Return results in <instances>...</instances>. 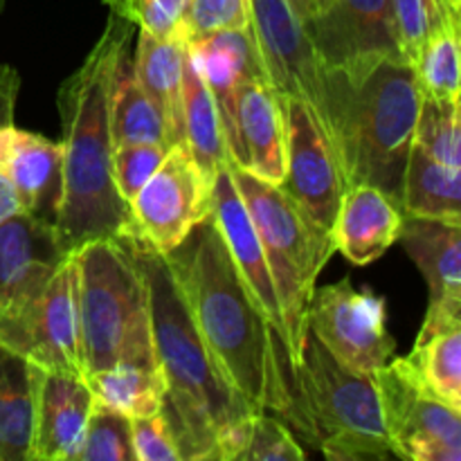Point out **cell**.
Segmentation results:
<instances>
[{
  "mask_svg": "<svg viewBox=\"0 0 461 461\" xmlns=\"http://www.w3.org/2000/svg\"><path fill=\"white\" fill-rule=\"evenodd\" d=\"M124 241L147 279L153 349L165 376L160 414L180 461H239L259 412L234 390L198 333L167 257Z\"/></svg>",
  "mask_w": 461,
  "mask_h": 461,
  "instance_id": "obj_1",
  "label": "cell"
},
{
  "mask_svg": "<svg viewBox=\"0 0 461 461\" xmlns=\"http://www.w3.org/2000/svg\"><path fill=\"white\" fill-rule=\"evenodd\" d=\"M165 257L198 333L234 390L257 412H277L293 354L243 282L212 210Z\"/></svg>",
  "mask_w": 461,
  "mask_h": 461,
  "instance_id": "obj_2",
  "label": "cell"
},
{
  "mask_svg": "<svg viewBox=\"0 0 461 461\" xmlns=\"http://www.w3.org/2000/svg\"><path fill=\"white\" fill-rule=\"evenodd\" d=\"M131 30V23L108 14L97 43L59 88L63 187L57 232L66 252L95 239H120L129 223V205L113 183L111 93Z\"/></svg>",
  "mask_w": 461,
  "mask_h": 461,
  "instance_id": "obj_3",
  "label": "cell"
},
{
  "mask_svg": "<svg viewBox=\"0 0 461 461\" xmlns=\"http://www.w3.org/2000/svg\"><path fill=\"white\" fill-rule=\"evenodd\" d=\"M421 93L412 63L378 57L322 68L318 120L331 142L347 189L372 185L403 210V178Z\"/></svg>",
  "mask_w": 461,
  "mask_h": 461,
  "instance_id": "obj_4",
  "label": "cell"
},
{
  "mask_svg": "<svg viewBox=\"0 0 461 461\" xmlns=\"http://www.w3.org/2000/svg\"><path fill=\"white\" fill-rule=\"evenodd\" d=\"M84 376L117 363L158 367L147 279L124 239H95L72 252Z\"/></svg>",
  "mask_w": 461,
  "mask_h": 461,
  "instance_id": "obj_5",
  "label": "cell"
},
{
  "mask_svg": "<svg viewBox=\"0 0 461 461\" xmlns=\"http://www.w3.org/2000/svg\"><path fill=\"white\" fill-rule=\"evenodd\" d=\"M295 372L293 435L333 461L394 457L383 426L374 374L345 367L309 329Z\"/></svg>",
  "mask_w": 461,
  "mask_h": 461,
  "instance_id": "obj_6",
  "label": "cell"
},
{
  "mask_svg": "<svg viewBox=\"0 0 461 461\" xmlns=\"http://www.w3.org/2000/svg\"><path fill=\"white\" fill-rule=\"evenodd\" d=\"M225 167L264 246L282 311L284 338L297 363L309 329L306 311L311 295L320 273L336 252V243L331 232L311 219L309 212L279 185L257 178L248 169L234 165L230 158Z\"/></svg>",
  "mask_w": 461,
  "mask_h": 461,
  "instance_id": "obj_7",
  "label": "cell"
},
{
  "mask_svg": "<svg viewBox=\"0 0 461 461\" xmlns=\"http://www.w3.org/2000/svg\"><path fill=\"white\" fill-rule=\"evenodd\" d=\"M392 455L405 461H461V417L428 392L410 358L374 372Z\"/></svg>",
  "mask_w": 461,
  "mask_h": 461,
  "instance_id": "obj_8",
  "label": "cell"
},
{
  "mask_svg": "<svg viewBox=\"0 0 461 461\" xmlns=\"http://www.w3.org/2000/svg\"><path fill=\"white\" fill-rule=\"evenodd\" d=\"M210 210L212 187L185 142H178L167 151L156 174L131 198L129 223L120 239H131L167 255Z\"/></svg>",
  "mask_w": 461,
  "mask_h": 461,
  "instance_id": "obj_9",
  "label": "cell"
},
{
  "mask_svg": "<svg viewBox=\"0 0 461 461\" xmlns=\"http://www.w3.org/2000/svg\"><path fill=\"white\" fill-rule=\"evenodd\" d=\"M306 327L345 367L358 374H374L396 351L387 331L385 297L372 288L356 291L347 277L313 288Z\"/></svg>",
  "mask_w": 461,
  "mask_h": 461,
  "instance_id": "obj_10",
  "label": "cell"
},
{
  "mask_svg": "<svg viewBox=\"0 0 461 461\" xmlns=\"http://www.w3.org/2000/svg\"><path fill=\"white\" fill-rule=\"evenodd\" d=\"M0 342L41 369L84 376L77 309V266L72 252L34 300L0 324ZM86 378V376H84Z\"/></svg>",
  "mask_w": 461,
  "mask_h": 461,
  "instance_id": "obj_11",
  "label": "cell"
},
{
  "mask_svg": "<svg viewBox=\"0 0 461 461\" xmlns=\"http://www.w3.org/2000/svg\"><path fill=\"white\" fill-rule=\"evenodd\" d=\"M248 25L268 84L282 97L322 104V63L288 0H248Z\"/></svg>",
  "mask_w": 461,
  "mask_h": 461,
  "instance_id": "obj_12",
  "label": "cell"
},
{
  "mask_svg": "<svg viewBox=\"0 0 461 461\" xmlns=\"http://www.w3.org/2000/svg\"><path fill=\"white\" fill-rule=\"evenodd\" d=\"M286 174L279 187L331 232L345 180L331 142L306 102L286 97Z\"/></svg>",
  "mask_w": 461,
  "mask_h": 461,
  "instance_id": "obj_13",
  "label": "cell"
},
{
  "mask_svg": "<svg viewBox=\"0 0 461 461\" xmlns=\"http://www.w3.org/2000/svg\"><path fill=\"white\" fill-rule=\"evenodd\" d=\"M68 255L54 223L21 210L0 221V324L39 295Z\"/></svg>",
  "mask_w": 461,
  "mask_h": 461,
  "instance_id": "obj_14",
  "label": "cell"
},
{
  "mask_svg": "<svg viewBox=\"0 0 461 461\" xmlns=\"http://www.w3.org/2000/svg\"><path fill=\"white\" fill-rule=\"evenodd\" d=\"M399 241L430 288L417 342L461 324V223L405 216Z\"/></svg>",
  "mask_w": 461,
  "mask_h": 461,
  "instance_id": "obj_15",
  "label": "cell"
},
{
  "mask_svg": "<svg viewBox=\"0 0 461 461\" xmlns=\"http://www.w3.org/2000/svg\"><path fill=\"white\" fill-rule=\"evenodd\" d=\"M322 68H347L378 57H401L392 25L390 0H333L304 23Z\"/></svg>",
  "mask_w": 461,
  "mask_h": 461,
  "instance_id": "obj_16",
  "label": "cell"
},
{
  "mask_svg": "<svg viewBox=\"0 0 461 461\" xmlns=\"http://www.w3.org/2000/svg\"><path fill=\"white\" fill-rule=\"evenodd\" d=\"M93 408L84 376L36 367L30 461H75Z\"/></svg>",
  "mask_w": 461,
  "mask_h": 461,
  "instance_id": "obj_17",
  "label": "cell"
},
{
  "mask_svg": "<svg viewBox=\"0 0 461 461\" xmlns=\"http://www.w3.org/2000/svg\"><path fill=\"white\" fill-rule=\"evenodd\" d=\"M61 142L14 124L0 126V176L16 194L21 212L57 225L63 187Z\"/></svg>",
  "mask_w": 461,
  "mask_h": 461,
  "instance_id": "obj_18",
  "label": "cell"
},
{
  "mask_svg": "<svg viewBox=\"0 0 461 461\" xmlns=\"http://www.w3.org/2000/svg\"><path fill=\"white\" fill-rule=\"evenodd\" d=\"M237 135L243 167L270 185H282L286 174V97L266 77H248L237 90Z\"/></svg>",
  "mask_w": 461,
  "mask_h": 461,
  "instance_id": "obj_19",
  "label": "cell"
},
{
  "mask_svg": "<svg viewBox=\"0 0 461 461\" xmlns=\"http://www.w3.org/2000/svg\"><path fill=\"white\" fill-rule=\"evenodd\" d=\"M187 43L198 72L214 97L230 160L239 162L241 149L237 135V90L248 77H266L250 25L243 30L216 32L203 39H187Z\"/></svg>",
  "mask_w": 461,
  "mask_h": 461,
  "instance_id": "obj_20",
  "label": "cell"
},
{
  "mask_svg": "<svg viewBox=\"0 0 461 461\" xmlns=\"http://www.w3.org/2000/svg\"><path fill=\"white\" fill-rule=\"evenodd\" d=\"M212 214H214L216 225L223 234L230 257L241 273L246 286L250 288L261 313L284 336L282 311H279L277 293H275L273 275H270L268 261H266L264 246H261V239L257 234L246 203L241 201L237 187H234L228 167H223L216 174L214 185H212Z\"/></svg>",
  "mask_w": 461,
  "mask_h": 461,
  "instance_id": "obj_21",
  "label": "cell"
},
{
  "mask_svg": "<svg viewBox=\"0 0 461 461\" xmlns=\"http://www.w3.org/2000/svg\"><path fill=\"white\" fill-rule=\"evenodd\" d=\"M403 219V210L381 189L356 185L345 192L333 221L336 250L354 266L372 264L399 241Z\"/></svg>",
  "mask_w": 461,
  "mask_h": 461,
  "instance_id": "obj_22",
  "label": "cell"
},
{
  "mask_svg": "<svg viewBox=\"0 0 461 461\" xmlns=\"http://www.w3.org/2000/svg\"><path fill=\"white\" fill-rule=\"evenodd\" d=\"M187 34L156 39L140 32L133 75L165 120L169 144L183 142V57Z\"/></svg>",
  "mask_w": 461,
  "mask_h": 461,
  "instance_id": "obj_23",
  "label": "cell"
},
{
  "mask_svg": "<svg viewBox=\"0 0 461 461\" xmlns=\"http://www.w3.org/2000/svg\"><path fill=\"white\" fill-rule=\"evenodd\" d=\"M183 142L201 169L205 183L214 185L216 174L225 167L230 153L221 129L214 97L198 72L196 61L185 45L183 57Z\"/></svg>",
  "mask_w": 461,
  "mask_h": 461,
  "instance_id": "obj_24",
  "label": "cell"
},
{
  "mask_svg": "<svg viewBox=\"0 0 461 461\" xmlns=\"http://www.w3.org/2000/svg\"><path fill=\"white\" fill-rule=\"evenodd\" d=\"M36 365L0 342V461H30Z\"/></svg>",
  "mask_w": 461,
  "mask_h": 461,
  "instance_id": "obj_25",
  "label": "cell"
},
{
  "mask_svg": "<svg viewBox=\"0 0 461 461\" xmlns=\"http://www.w3.org/2000/svg\"><path fill=\"white\" fill-rule=\"evenodd\" d=\"M403 214L461 223V169L412 144L403 178Z\"/></svg>",
  "mask_w": 461,
  "mask_h": 461,
  "instance_id": "obj_26",
  "label": "cell"
},
{
  "mask_svg": "<svg viewBox=\"0 0 461 461\" xmlns=\"http://www.w3.org/2000/svg\"><path fill=\"white\" fill-rule=\"evenodd\" d=\"M95 405L129 419L158 414L165 401V376L160 367L117 363L86 376Z\"/></svg>",
  "mask_w": 461,
  "mask_h": 461,
  "instance_id": "obj_27",
  "label": "cell"
},
{
  "mask_svg": "<svg viewBox=\"0 0 461 461\" xmlns=\"http://www.w3.org/2000/svg\"><path fill=\"white\" fill-rule=\"evenodd\" d=\"M111 138L113 149L120 144L153 142L171 149L165 120L133 75L129 61H122L111 93Z\"/></svg>",
  "mask_w": 461,
  "mask_h": 461,
  "instance_id": "obj_28",
  "label": "cell"
},
{
  "mask_svg": "<svg viewBox=\"0 0 461 461\" xmlns=\"http://www.w3.org/2000/svg\"><path fill=\"white\" fill-rule=\"evenodd\" d=\"M408 358L428 392L461 412V324L417 342Z\"/></svg>",
  "mask_w": 461,
  "mask_h": 461,
  "instance_id": "obj_29",
  "label": "cell"
},
{
  "mask_svg": "<svg viewBox=\"0 0 461 461\" xmlns=\"http://www.w3.org/2000/svg\"><path fill=\"white\" fill-rule=\"evenodd\" d=\"M459 32L461 27H441L412 59L421 97L459 102Z\"/></svg>",
  "mask_w": 461,
  "mask_h": 461,
  "instance_id": "obj_30",
  "label": "cell"
},
{
  "mask_svg": "<svg viewBox=\"0 0 461 461\" xmlns=\"http://www.w3.org/2000/svg\"><path fill=\"white\" fill-rule=\"evenodd\" d=\"M396 43L408 63L417 57L423 41L441 27H461V9L450 0H390Z\"/></svg>",
  "mask_w": 461,
  "mask_h": 461,
  "instance_id": "obj_31",
  "label": "cell"
},
{
  "mask_svg": "<svg viewBox=\"0 0 461 461\" xmlns=\"http://www.w3.org/2000/svg\"><path fill=\"white\" fill-rule=\"evenodd\" d=\"M459 102H439L421 97L414 140L419 149L435 160L461 169V129Z\"/></svg>",
  "mask_w": 461,
  "mask_h": 461,
  "instance_id": "obj_32",
  "label": "cell"
},
{
  "mask_svg": "<svg viewBox=\"0 0 461 461\" xmlns=\"http://www.w3.org/2000/svg\"><path fill=\"white\" fill-rule=\"evenodd\" d=\"M75 461H135L131 419L95 405Z\"/></svg>",
  "mask_w": 461,
  "mask_h": 461,
  "instance_id": "obj_33",
  "label": "cell"
},
{
  "mask_svg": "<svg viewBox=\"0 0 461 461\" xmlns=\"http://www.w3.org/2000/svg\"><path fill=\"white\" fill-rule=\"evenodd\" d=\"M167 151L169 149L153 142L120 144V147L113 149V183H115L117 194L126 205L144 187V183L156 174V169L167 158Z\"/></svg>",
  "mask_w": 461,
  "mask_h": 461,
  "instance_id": "obj_34",
  "label": "cell"
},
{
  "mask_svg": "<svg viewBox=\"0 0 461 461\" xmlns=\"http://www.w3.org/2000/svg\"><path fill=\"white\" fill-rule=\"evenodd\" d=\"M104 5L156 39H171L183 32L185 0H104Z\"/></svg>",
  "mask_w": 461,
  "mask_h": 461,
  "instance_id": "obj_35",
  "label": "cell"
},
{
  "mask_svg": "<svg viewBox=\"0 0 461 461\" xmlns=\"http://www.w3.org/2000/svg\"><path fill=\"white\" fill-rule=\"evenodd\" d=\"M306 453L291 428L268 412H259L252 419L246 448L239 461H300Z\"/></svg>",
  "mask_w": 461,
  "mask_h": 461,
  "instance_id": "obj_36",
  "label": "cell"
},
{
  "mask_svg": "<svg viewBox=\"0 0 461 461\" xmlns=\"http://www.w3.org/2000/svg\"><path fill=\"white\" fill-rule=\"evenodd\" d=\"M248 27V0H185L183 32L189 41Z\"/></svg>",
  "mask_w": 461,
  "mask_h": 461,
  "instance_id": "obj_37",
  "label": "cell"
},
{
  "mask_svg": "<svg viewBox=\"0 0 461 461\" xmlns=\"http://www.w3.org/2000/svg\"><path fill=\"white\" fill-rule=\"evenodd\" d=\"M131 446L135 461H180L174 437L160 412L131 419Z\"/></svg>",
  "mask_w": 461,
  "mask_h": 461,
  "instance_id": "obj_38",
  "label": "cell"
},
{
  "mask_svg": "<svg viewBox=\"0 0 461 461\" xmlns=\"http://www.w3.org/2000/svg\"><path fill=\"white\" fill-rule=\"evenodd\" d=\"M288 5H291L293 14L302 21V25H304V23L313 21L320 14L327 12L333 5V0H288Z\"/></svg>",
  "mask_w": 461,
  "mask_h": 461,
  "instance_id": "obj_39",
  "label": "cell"
},
{
  "mask_svg": "<svg viewBox=\"0 0 461 461\" xmlns=\"http://www.w3.org/2000/svg\"><path fill=\"white\" fill-rule=\"evenodd\" d=\"M21 207H18V201H16V194H14V189L9 187L7 180L0 176V221L5 219V216L14 214V212H18Z\"/></svg>",
  "mask_w": 461,
  "mask_h": 461,
  "instance_id": "obj_40",
  "label": "cell"
},
{
  "mask_svg": "<svg viewBox=\"0 0 461 461\" xmlns=\"http://www.w3.org/2000/svg\"><path fill=\"white\" fill-rule=\"evenodd\" d=\"M450 5H453V7H457V9H461V0H450Z\"/></svg>",
  "mask_w": 461,
  "mask_h": 461,
  "instance_id": "obj_41",
  "label": "cell"
},
{
  "mask_svg": "<svg viewBox=\"0 0 461 461\" xmlns=\"http://www.w3.org/2000/svg\"><path fill=\"white\" fill-rule=\"evenodd\" d=\"M3 7H5V0H0V12H3Z\"/></svg>",
  "mask_w": 461,
  "mask_h": 461,
  "instance_id": "obj_42",
  "label": "cell"
}]
</instances>
